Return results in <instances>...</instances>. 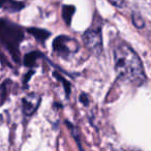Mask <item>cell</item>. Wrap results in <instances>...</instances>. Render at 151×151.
I'll return each mask as SVG.
<instances>
[{
    "instance_id": "cell-14",
    "label": "cell",
    "mask_w": 151,
    "mask_h": 151,
    "mask_svg": "<svg viewBox=\"0 0 151 151\" xmlns=\"http://www.w3.org/2000/svg\"><path fill=\"white\" fill-rule=\"evenodd\" d=\"M109 1L116 7H123L124 6V0H109Z\"/></svg>"
},
{
    "instance_id": "cell-12",
    "label": "cell",
    "mask_w": 151,
    "mask_h": 151,
    "mask_svg": "<svg viewBox=\"0 0 151 151\" xmlns=\"http://www.w3.org/2000/svg\"><path fill=\"white\" fill-rule=\"evenodd\" d=\"M54 76H55V78L58 79L59 81H61V82H62L63 87H64V89H65V92H66V96H68L69 93H70V84H69V83L67 82L64 78H62L60 75H58L57 73H54Z\"/></svg>"
},
{
    "instance_id": "cell-15",
    "label": "cell",
    "mask_w": 151,
    "mask_h": 151,
    "mask_svg": "<svg viewBox=\"0 0 151 151\" xmlns=\"http://www.w3.org/2000/svg\"><path fill=\"white\" fill-rule=\"evenodd\" d=\"M80 101H81V103L84 104L85 106L89 105V97L86 93H82V94L80 95Z\"/></svg>"
},
{
    "instance_id": "cell-1",
    "label": "cell",
    "mask_w": 151,
    "mask_h": 151,
    "mask_svg": "<svg viewBox=\"0 0 151 151\" xmlns=\"http://www.w3.org/2000/svg\"><path fill=\"white\" fill-rule=\"evenodd\" d=\"M113 56L118 78L134 86L145 82L146 76L140 57L125 42L119 38L114 42Z\"/></svg>"
},
{
    "instance_id": "cell-9",
    "label": "cell",
    "mask_w": 151,
    "mask_h": 151,
    "mask_svg": "<svg viewBox=\"0 0 151 151\" xmlns=\"http://www.w3.org/2000/svg\"><path fill=\"white\" fill-rule=\"evenodd\" d=\"M42 56V54H40L38 52H31V53H28L27 55L25 56V59H24V63L25 65L29 67H32L34 64H35L36 60L38 59V57Z\"/></svg>"
},
{
    "instance_id": "cell-6",
    "label": "cell",
    "mask_w": 151,
    "mask_h": 151,
    "mask_svg": "<svg viewBox=\"0 0 151 151\" xmlns=\"http://www.w3.org/2000/svg\"><path fill=\"white\" fill-rule=\"evenodd\" d=\"M0 7L14 13V12L21 11L24 7V4L21 2H18V1H15V0H0Z\"/></svg>"
},
{
    "instance_id": "cell-4",
    "label": "cell",
    "mask_w": 151,
    "mask_h": 151,
    "mask_svg": "<svg viewBox=\"0 0 151 151\" xmlns=\"http://www.w3.org/2000/svg\"><path fill=\"white\" fill-rule=\"evenodd\" d=\"M83 42L87 49L90 52L99 55L103 50V42L101 35L99 29H88L83 34Z\"/></svg>"
},
{
    "instance_id": "cell-13",
    "label": "cell",
    "mask_w": 151,
    "mask_h": 151,
    "mask_svg": "<svg viewBox=\"0 0 151 151\" xmlns=\"http://www.w3.org/2000/svg\"><path fill=\"white\" fill-rule=\"evenodd\" d=\"M6 82L3 83L1 86H0V104H3L6 99L7 95V90H6Z\"/></svg>"
},
{
    "instance_id": "cell-3",
    "label": "cell",
    "mask_w": 151,
    "mask_h": 151,
    "mask_svg": "<svg viewBox=\"0 0 151 151\" xmlns=\"http://www.w3.org/2000/svg\"><path fill=\"white\" fill-rule=\"evenodd\" d=\"M79 46L78 42L76 40L65 35H60L56 37L53 42V51L57 56L61 58L67 59L78 52Z\"/></svg>"
},
{
    "instance_id": "cell-2",
    "label": "cell",
    "mask_w": 151,
    "mask_h": 151,
    "mask_svg": "<svg viewBox=\"0 0 151 151\" xmlns=\"http://www.w3.org/2000/svg\"><path fill=\"white\" fill-rule=\"evenodd\" d=\"M23 38L24 31L19 25L0 20V40L11 52L16 61H19V45Z\"/></svg>"
},
{
    "instance_id": "cell-8",
    "label": "cell",
    "mask_w": 151,
    "mask_h": 151,
    "mask_svg": "<svg viewBox=\"0 0 151 151\" xmlns=\"http://www.w3.org/2000/svg\"><path fill=\"white\" fill-rule=\"evenodd\" d=\"M76 12L75 6L73 5H64L62 7V17L64 22L66 23V25H70L71 19H73V16Z\"/></svg>"
},
{
    "instance_id": "cell-7",
    "label": "cell",
    "mask_w": 151,
    "mask_h": 151,
    "mask_svg": "<svg viewBox=\"0 0 151 151\" xmlns=\"http://www.w3.org/2000/svg\"><path fill=\"white\" fill-rule=\"evenodd\" d=\"M27 31L29 32L37 42H44L51 34L49 31H47V30H45V29H40V28H29V29H27Z\"/></svg>"
},
{
    "instance_id": "cell-11",
    "label": "cell",
    "mask_w": 151,
    "mask_h": 151,
    "mask_svg": "<svg viewBox=\"0 0 151 151\" xmlns=\"http://www.w3.org/2000/svg\"><path fill=\"white\" fill-rule=\"evenodd\" d=\"M66 124L68 125L69 129H70V132H71V134H73V137L75 138V140H77V143H78V146H79V148H80V150H81V151H83L82 147H81V144H80V139H79V132H78V128L76 127V126L71 125V124L69 123V122H66Z\"/></svg>"
},
{
    "instance_id": "cell-10",
    "label": "cell",
    "mask_w": 151,
    "mask_h": 151,
    "mask_svg": "<svg viewBox=\"0 0 151 151\" xmlns=\"http://www.w3.org/2000/svg\"><path fill=\"white\" fill-rule=\"evenodd\" d=\"M132 23H134V25L136 26L137 28H143L145 25L144 20H143L142 17L137 13L132 14Z\"/></svg>"
},
{
    "instance_id": "cell-5",
    "label": "cell",
    "mask_w": 151,
    "mask_h": 151,
    "mask_svg": "<svg viewBox=\"0 0 151 151\" xmlns=\"http://www.w3.org/2000/svg\"><path fill=\"white\" fill-rule=\"evenodd\" d=\"M40 104V95L35 92L28 93L22 101V107L25 115L31 116Z\"/></svg>"
}]
</instances>
